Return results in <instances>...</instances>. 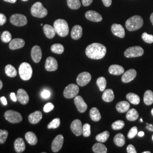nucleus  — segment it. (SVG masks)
Wrapping results in <instances>:
<instances>
[{
    "mask_svg": "<svg viewBox=\"0 0 153 153\" xmlns=\"http://www.w3.org/2000/svg\"><path fill=\"white\" fill-rule=\"evenodd\" d=\"M93 1V0H82V5L84 6H88L92 4Z\"/></svg>",
    "mask_w": 153,
    "mask_h": 153,
    "instance_id": "obj_51",
    "label": "nucleus"
},
{
    "mask_svg": "<svg viewBox=\"0 0 153 153\" xmlns=\"http://www.w3.org/2000/svg\"><path fill=\"white\" fill-rule=\"evenodd\" d=\"M150 21H151L152 23V25H153V13L152 14H151V16H150Z\"/></svg>",
    "mask_w": 153,
    "mask_h": 153,
    "instance_id": "obj_58",
    "label": "nucleus"
},
{
    "mask_svg": "<svg viewBox=\"0 0 153 153\" xmlns=\"http://www.w3.org/2000/svg\"><path fill=\"white\" fill-rule=\"evenodd\" d=\"M23 1H27L28 0H22Z\"/></svg>",
    "mask_w": 153,
    "mask_h": 153,
    "instance_id": "obj_62",
    "label": "nucleus"
},
{
    "mask_svg": "<svg viewBox=\"0 0 153 153\" xmlns=\"http://www.w3.org/2000/svg\"><path fill=\"white\" fill-rule=\"evenodd\" d=\"M4 116L6 120L13 124L19 123L22 120V116L21 114L13 110H8L6 111Z\"/></svg>",
    "mask_w": 153,
    "mask_h": 153,
    "instance_id": "obj_6",
    "label": "nucleus"
},
{
    "mask_svg": "<svg viewBox=\"0 0 153 153\" xmlns=\"http://www.w3.org/2000/svg\"><path fill=\"white\" fill-rule=\"evenodd\" d=\"M43 115L41 111H36L28 116V121L31 124H38L42 120Z\"/></svg>",
    "mask_w": 153,
    "mask_h": 153,
    "instance_id": "obj_21",
    "label": "nucleus"
},
{
    "mask_svg": "<svg viewBox=\"0 0 153 153\" xmlns=\"http://www.w3.org/2000/svg\"><path fill=\"white\" fill-rule=\"evenodd\" d=\"M67 4L69 7L73 10L79 9L81 6L80 0H67Z\"/></svg>",
    "mask_w": 153,
    "mask_h": 153,
    "instance_id": "obj_37",
    "label": "nucleus"
},
{
    "mask_svg": "<svg viewBox=\"0 0 153 153\" xmlns=\"http://www.w3.org/2000/svg\"><path fill=\"white\" fill-rule=\"evenodd\" d=\"M41 96L43 98H49L50 96H51V93H50L49 90H44L41 93Z\"/></svg>",
    "mask_w": 153,
    "mask_h": 153,
    "instance_id": "obj_48",
    "label": "nucleus"
},
{
    "mask_svg": "<svg viewBox=\"0 0 153 153\" xmlns=\"http://www.w3.org/2000/svg\"><path fill=\"white\" fill-rule=\"evenodd\" d=\"M85 16L87 19L94 22H101L103 19L102 16L97 11L89 10L85 14Z\"/></svg>",
    "mask_w": 153,
    "mask_h": 153,
    "instance_id": "obj_18",
    "label": "nucleus"
},
{
    "mask_svg": "<svg viewBox=\"0 0 153 153\" xmlns=\"http://www.w3.org/2000/svg\"><path fill=\"white\" fill-rule=\"evenodd\" d=\"M125 123L123 120H117L112 124V128L114 130H120L124 128Z\"/></svg>",
    "mask_w": 153,
    "mask_h": 153,
    "instance_id": "obj_41",
    "label": "nucleus"
},
{
    "mask_svg": "<svg viewBox=\"0 0 153 153\" xmlns=\"http://www.w3.org/2000/svg\"><path fill=\"white\" fill-rule=\"evenodd\" d=\"M64 143V137L61 134H59L55 137L52 143L51 149L53 152L57 153L62 147Z\"/></svg>",
    "mask_w": 153,
    "mask_h": 153,
    "instance_id": "obj_11",
    "label": "nucleus"
},
{
    "mask_svg": "<svg viewBox=\"0 0 153 153\" xmlns=\"http://www.w3.org/2000/svg\"><path fill=\"white\" fill-rule=\"evenodd\" d=\"M74 104L76 108L80 113L85 112L88 109V105L84 101L81 96H77L74 98Z\"/></svg>",
    "mask_w": 153,
    "mask_h": 153,
    "instance_id": "obj_12",
    "label": "nucleus"
},
{
    "mask_svg": "<svg viewBox=\"0 0 153 153\" xmlns=\"http://www.w3.org/2000/svg\"><path fill=\"white\" fill-rule=\"evenodd\" d=\"M93 151L95 153H107V148L103 144L99 142L93 145Z\"/></svg>",
    "mask_w": 153,
    "mask_h": 153,
    "instance_id": "obj_31",
    "label": "nucleus"
},
{
    "mask_svg": "<svg viewBox=\"0 0 153 153\" xmlns=\"http://www.w3.org/2000/svg\"><path fill=\"white\" fill-rule=\"evenodd\" d=\"M6 74L9 77L13 78L17 75V71L16 68L10 64H8L6 66L5 68Z\"/></svg>",
    "mask_w": 153,
    "mask_h": 153,
    "instance_id": "obj_35",
    "label": "nucleus"
},
{
    "mask_svg": "<svg viewBox=\"0 0 153 153\" xmlns=\"http://www.w3.org/2000/svg\"><path fill=\"white\" fill-rule=\"evenodd\" d=\"M10 98H11V100L14 102H16L17 100V97L16 95V94L14 93H11L10 94Z\"/></svg>",
    "mask_w": 153,
    "mask_h": 153,
    "instance_id": "obj_53",
    "label": "nucleus"
},
{
    "mask_svg": "<svg viewBox=\"0 0 153 153\" xmlns=\"http://www.w3.org/2000/svg\"><path fill=\"white\" fill-rule=\"evenodd\" d=\"M31 13L33 16L39 18H42L47 16L48 11L41 2H38L35 3L32 6L31 9Z\"/></svg>",
    "mask_w": 153,
    "mask_h": 153,
    "instance_id": "obj_5",
    "label": "nucleus"
},
{
    "mask_svg": "<svg viewBox=\"0 0 153 153\" xmlns=\"http://www.w3.org/2000/svg\"><path fill=\"white\" fill-rule=\"evenodd\" d=\"M17 100L23 105L27 104L29 102V97L27 92L22 88H19L17 91Z\"/></svg>",
    "mask_w": 153,
    "mask_h": 153,
    "instance_id": "obj_19",
    "label": "nucleus"
},
{
    "mask_svg": "<svg viewBox=\"0 0 153 153\" xmlns=\"http://www.w3.org/2000/svg\"><path fill=\"white\" fill-rule=\"evenodd\" d=\"M10 21L14 26H24L27 25V19L26 16L20 14H15L11 16Z\"/></svg>",
    "mask_w": 153,
    "mask_h": 153,
    "instance_id": "obj_8",
    "label": "nucleus"
},
{
    "mask_svg": "<svg viewBox=\"0 0 153 153\" xmlns=\"http://www.w3.org/2000/svg\"><path fill=\"white\" fill-rule=\"evenodd\" d=\"M143 25V18L140 16H134L129 18L126 23V29L129 31H134L142 27Z\"/></svg>",
    "mask_w": 153,
    "mask_h": 153,
    "instance_id": "obj_2",
    "label": "nucleus"
},
{
    "mask_svg": "<svg viewBox=\"0 0 153 153\" xmlns=\"http://www.w3.org/2000/svg\"><path fill=\"white\" fill-rule=\"evenodd\" d=\"M0 99H1V101L2 102V104H4V105H7V100H6V99L5 97H1V98Z\"/></svg>",
    "mask_w": 153,
    "mask_h": 153,
    "instance_id": "obj_54",
    "label": "nucleus"
},
{
    "mask_svg": "<svg viewBox=\"0 0 153 153\" xmlns=\"http://www.w3.org/2000/svg\"><path fill=\"white\" fill-rule=\"evenodd\" d=\"M82 27L79 25L74 26L71 30V36L74 40H78L82 37Z\"/></svg>",
    "mask_w": 153,
    "mask_h": 153,
    "instance_id": "obj_23",
    "label": "nucleus"
},
{
    "mask_svg": "<svg viewBox=\"0 0 153 153\" xmlns=\"http://www.w3.org/2000/svg\"><path fill=\"white\" fill-rule=\"evenodd\" d=\"M82 134L84 137H89L91 134V126L88 123L85 124L82 128Z\"/></svg>",
    "mask_w": 153,
    "mask_h": 153,
    "instance_id": "obj_42",
    "label": "nucleus"
},
{
    "mask_svg": "<svg viewBox=\"0 0 153 153\" xmlns=\"http://www.w3.org/2000/svg\"><path fill=\"white\" fill-rule=\"evenodd\" d=\"M43 31L45 36L48 39L53 38L56 33L54 27H52L49 25H44L43 26Z\"/></svg>",
    "mask_w": 153,
    "mask_h": 153,
    "instance_id": "obj_25",
    "label": "nucleus"
},
{
    "mask_svg": "<svg viewBox=\"0 0 153 153\" xmlns=\"http://www.w3.org/2000/svg\"><path fill=\"white\" fill-rule=\"evenodd\" d=\"M53 109H54V105L52 103H47V104H45L43 107V111L46 113L51 112Z\"/></svg>",
    "mask_w": 153,
    "mask_h": 153,
    "instance_id": "obj_47",
    "label": "nucleus"
},
{
    "mask_svg": "<svg viewBox=\"0 0 153 153\" xmlns=\"http://www.w3.org/2000/svg\"><path fill=\"white\" fill-rule=\"evenodd\" d=\"M137 134H138V136L139 137H143V136H144L145 133H144L143 131H140V132H138V133H137Z\"/></svg>",
    "mask_w": 153,
    "mask_h": 153,
    "instance_id": "obj_57",
    "label": "nucleus"
},
{
    "mask_svg": "<svg viewBox=\"0 0 153 153\" xmlns=\"http://www.w3.org/2000/svg\"><path fill=\"white\" fill-rule=\"evenodd\" d=\"M11 35L10 32L8 31H4L1 36V39L4 43H9L11 40Z\"/></svg>",
    "mask_w": 153,
    "mask_h": 153,
    "instance_id": "obj_40",
    "label": "nucleus"
},
{
    "mask_svg": "<svg viewBox=\"0 0 153 153\" xmlns=\"http://www.w3.org/2000/svg\"><path fill=\"white\" fill-rule=\"evenodd\" d=\"M3 87V83L1 81V80H0V90Z\"/></svg>",
    "mask_w": 153,
    "mask_h": 153,
    "instance_id": "obj_59",
    "label": "nucleus"
},
{
    "mask_svg": "<svg viewBox=\"0 0 153 153\" xmlns=\"http://www.w3.org/2000/svg\"><path fill=\"white\" fill-rule=\"evenodd\" d=\"M115 98V95L112 90L107 89L104 90L102 95V99L105 102H111Z\"/></svg>",
    "mask_w": 153,
    "mask_h": 153,
    "instance_id": "obj_27",
    "label": "nucleus"
},
{
    "mask_svg": "<svg viewBox=\"0 0 153 153\" xmlns=\"http://www.w3.org/2000/svg\"><path fill=\"white\" fill-rule=\"evenodd\" d=\"M31 58L35 63H39L42 57V52L40 47L38 45H35L31 51Z\"/></svg>",
    "mask_w": 153,
    "mask_h": 153,
    "instance_id": "obj_16",
    "label": "nucleus"
},
{
    "mask_svg": "<svg viewBox=\"0 0 153 153\" xmlns=\"http://www.w3.org/2000/svg\"><path fill=\"white\" fill-rule=\"evenodd\" d=\"M104 5L106 7H109L112 4V0H102Z\"/></svg>",
    "mask_w": 153,
    "mask_h": 153,
    "instance_id": "obj_52",
    "label": "nucleus"
},
{
    "mask_svg": "<svg viewBox=\"0 0 153 153\" xmlns=\"http://www.w3.org/2000/svg\"><path fill=\"white\" fill-rule=\"evenodd\" d=\"M143 102L147 105H152L153 103V92L151 90H146L143 96Z\"/></svg>",
    "mask_w": 153,
    "mask_h": 153,
    "instance_id": "obj_32",
    "label": "nucleus"
},
{
    "mask_svg": "<svg viewBox=\"0 0 153 153\" xmlns=\"http://www.w3.org/2000/svg\"><path fill=\"white\" fill-rule=\"evenodd\" d=\"M108 71L110 74L119 76L123 74L124 73V68L121 66L115 64L110 66Z\"/></svg>",
    "mask_w": 153,
    "mask_h": 153,
    "instance_id": "obj_24",
    "label": "nucleus"
},
{
    "mask_svg": "<svg viewBox=\"0 0 153 153\" xmlns=\"http://www.w3.org/2000/svg\"><path fill=\"white\" fill-rule=\"evenodd\" d=\"M144 51L141 47L133 46L128 48L124 52V56L128 58L140 57L143 54Z\"/></svg>",
    "mask_w": 153,
    "mask_h": 153,
    "instance_id": "obj_7",
    "label": "nucleus"
},
{
    "mask_svg": "<svg viewBox=\"0 0 153 153\" xmlns=\"http://www.w3.org/2000/svg\"><path fill=\"white\" fill-rule=\"evenodd\" d=\"M85 52L86 56L91 59L100 60L105 56L107 49L104 45L95 43L88 45Z\"/></svg>",
    "mask_w": 153,
    "mask_h": 153,
    "instance_id": "obj_1",
    "label": "nucleus"
},
{
    "mask_svg": "<svg viewBox=\"0 0 153 153\" xmlns=\"http://www.w3.org/2000/svg\"><path fill=\"white\" fill-rule=\"evenodd\" d=\"M20 77L24 81L29 80L33 76V69L27 62H23L19 68Z\"/></svg>",
    "mask_w": 153,
    "mask_h": 153,
    "instance_id": "obj_4",
    "label": "nucleus"
},
{
    "mask_svg": "<svg viewBox=\"0 0 153 153\" xmlns=\"http://www.w3.org/2000/svg\"><path fill=\"white\" fill-rule=\"evenodd\" d=\"M142 39L145 42L149 44H152L153 43V35L148 34L146 33H142Z\"/></svg>",
    "mask_w": 153,
    "mask_h": 153,
    "instance_id": "obj_44",
    "label": "nucleus"
},
{
    "mask_svg": "<svg viewBox=\"0 0 153 153\" xmlns=\"http://www.w3.org/2000/svg\"><path fill=\"white\" fill-rule=\"evenodd\" d=\"M60 119L59 118H56L49 123L47 126L48 129H56L60 126Z\"/></svg>",
    "mask_w": 153,
    "mask_h": 153,
    "instance_id": "obj_43",
    "label": "nucleus"
},
{
    "mask_svg": "<svg viewBox=\"0 0 153 153\" xmlns=\"http://www.w3.org/2000/svg\"><path fill=\"white\" fill-rule=\"evenodd\" d=\"M114 142L117 146L122 147L126 143V138L122 133H118L114 137Z\"/></svg>",
    "mask_w": 153,
    "mask_h": 153,
    "instance_id": "obj_29",
    "label": "nucleus"
},
{
    "mask_svg": "<svg viewBox=\"0 0 153 153\" xmlns=\"http://www.w3.org/2000/svg\"><path fill=\"white\" fill-rule=\"evenodd\" d=\"M140 121H141V122H143V120H142V119H140Z\"/></svg>",
    "mask_w": 153,
    "mask_h": 153,
    "instance_id": "obj_63",
    "label": "nucleus"
},
{
    "mask_svg": "<svg viewBox=\"0 0 153 153\" xmlns=\"http://www.w3.org/2000/svg\"><path fill=\"white\" fill-rule=\"evenodd\" d=\"M151 113H152V115H153V108L152 109V111H151Z\"/></svg>",
    "mask_w": 153,
    "mask_h": 153,
    "instance_id": "obj_61",
    "label": "nucleus"
},
{
    "mask_svg": "<svg viewBox=\"0 0 153 153\" xmlns=\"http://www.w3.org/2000/svg\"><path fill=\"white\" fill-rule=\"evenodd\" d=\"M51 50L54 53L61 55L64 51V47L62 44L57 43V44H53L51 46Z\"/></svg>",
    "mask_w": 153,
    "mask_h": 153,
    "instance_id": "obj_36",
    "label": "nucleus"
},
{
    "mask_svg": "<svg viewBox=\"0 0 153 153\" xmlns=\"http://www.w3.org/2000/svg\"><path fill=\"white\" fill-rule=\"evenodd\" d=\"M45 68L47 71H56L58 68L57 61L54 57H48L45 63Z\"/></svg>",
    "mask_w": 153,
    "mask_h": 153,
    "instance_id": "obj_13",
    "label": "nucleus"
},
{
    "mask_svg": "<svg viewBox=\"0 0 153 153\" xmlns=\"http://www.w3.org/2000/svg\"><path fill=\"white\" fill-rule=\"evenodd\" d=\"M138 113L137 112V110L134 108H131V109H129L127 111L126 115V118L128 120L133 121L137 120L138 118Z\"/></svg>",
    "mask_w": 153,
    "mask_h": 153,
    "instance_id": "obj_30",
    "label": "nucleus"
},
{
    "mask_svg": "<svg viewBox=\"0 0 153 153\" xmlns=\"http://www.w3.org/2000/svg\"><path fill=\"white\" fill-rule=\"evenodd\" d=\"M25 138L28 143L31 145H35L38 142L36 136L33 131H28L25 134Z\"/></svg>",
    "mask_w": 153,
    "mask_h": 153,
    "instance_id": "obj_28",
    "label": "nucleus"
},
{
    "mask_svg": "<svg viewBox=\"0 0 153 153\" xmlns=\"http://www.w3.org/2000/svg\"><path fill=\"white\" fill-rule=\"evenodd\" d=\"M8 131L6 130L0 129V143L3 144L6 142L8 136Z\"/></svg>",
    "mask_w": 153,
    "mask_h": 153,
    "instance_id": "obj_45",
    "label": "nucleus"
},
{
    "mask_svg": "<svg viewBox=\"0 0 153 153\" xmlns=\"http://www.w3.org/2000/svg\"><path fill=\"white\" fill-rule=\"evenodd\" d=\"M137 76V71L136 70L131 69L124 73L121 77V81L124 83H129L131 82L136 78Z\"/></svg>",
    "mask_w": 153,
    "mask_h": 153,
    "instance_id": "obj_17",
    "label": "nucleus"
},
{
    "mask_svg": "<svg viewBox=\"0 0 153 153\" xmlns=\"http://www.w3.org/2000/svg\"><path fill=\"white\" fill-rule=\"evenodd\" d=\"M79 91L78 86L75 84H70L66 87L64 91V96L65 98H75Z\"/></svg>",
    "mask_w": 153,
    "mask_h": 153,
    "instance_id": "obj_9",
    "label": "nucleus"
},
{
    "mask_svg": "<svg viewBox=\"0 0 153 153\" xmlns=\"http://www.w3.org/2000/svg\"><path fill=\"white\" fill-rule=\"evenodd\" d=\"M97 85L100 91H104L107 85V81L103 76H100L97 81Z\"/></svg>",
    "mask_w": 153,
    "mask_h": 153,
    "instance_id": "obj_39",
    "label": "nucleus"
},
{
    "mask_svg": "<svg viewBox=\"0 0 153 153\" xmlns=\"http://www.w3.org/2000/svg\"><path fill=\"white\" fill-rule=\"evenodd\" d=\"M53 27L56 33L61 37H65L69 32L68 23L65 20L62 19H58L55 21Z\"/></svg>",
    "mask_w": 153,
    "mask_h": 153,
    "instance_id": "obj_3",
    "label": "nucleus"
},
{
    "mask_svg": "<svg viewBox=\"0 0 153 153\" xmlns=\"http://www.w3.org/2000/svg\"><path fill=\"white\" fill-rule=\"evenodd\" d=\"M146 128L148 129L149 130L151 131H153V125H152V124H147Z\"/></svg>",
    "mask_w": 153,
    "mask_h": 153,
    "instance_id": "obj_55",
    "label": "nucleus"
},
{
    "mask_svg": "<svg viewBox=\"0 0 153 153\" xmlns=\"http://www.w3.org/2000/svg\"><path fill=\"white\" fill-rule=\"evenodd\" d=\"M111 31L114 35L120 38H124L125 37V30L120 24H113L111 26Z\"/></svg>",
    "mask_w": 153,
    "mask_h": 153,
    "instance_id": "obj_14",
    "label": "nucleus"
},
{
    "mask_svg": "<svg viewBox=\"0 0 153 153\" xmlns=\"http://www.w3.org/2000/svg\"><path fill=\"white\" fill-rule=\"evenodd\" d=\"M126 97L128 99V100L129 101V102H131V104L137 105V104H139L140 102V97L136 94L132 93H128L126 95Z\"/></svg>",
    "mask_w": 153,
    "mask_h": 153,
    "instance_id": "obj_34",
    "label": "nucleus"
},
{
    "mask_svg": "<svg viewBox=\"0 0 153 153\" xmlns=\"http://www.w3.org/2000/svg\"><path fill=\"white\" fill-rule=\"evenodd\" d=\"M6 17L4 14L0 13V26L4 25L6 22Z\"/></svg>",
    "mask_w": 153,
    "mask_h": 153,
    "instance_id": "obj_50",
    "label": "nucleus"
},
{
    "mask_svg": "<svg viewBox=\"0 0 153 153\" xmlns=\"http://www.w3.org/2000/svg\"><path fill=\"white\" fill-rule=\"evenodd\" d=\"M126 150H127V153H136L137 151L136 150V149L134 148V146L133 145H129L127 148H126Z\"/></svg>",
    "mask_w": 153,
    "mask_h": 153,
    "instance_id": "obj_49",
    "label": "nucleus"
},
{
    "mask_svg": "<svg viewBox=\"0 0 153 153\" xmlns=\"http://www.w3.org/2000/svg\"><path fill=\"white\" fill-rule=\"evenodd\" d=\"M142 153H151V152L147 151V152H142Z\"/></svg>",
    "mask_w": 153,
    "mask_h": 153,
    "instance_id": "obj_60",
    "label": "nucleus"
},
{
    "mask_svg": "<svg viewBox=\"0 0 153 153\" xmlns=\"http://www.w3.org/2000/svg\"><path fill=\"white\" fill-rule=\"evenodd\" d=\"M152 139H153V136H152Z\"/></svg>",
    "mask_w": 153,
    "mask_h": 153,
    "instance_id": "obj_64",
    "label": "nucleus"
},
{
    "mask_svg": "<svg viewBox=\"0 0 153 153\" xmlns=\"http://www.w3.org/2000/svg\"><path fill=\"white\" fill-rule=\"evenodd\" d=\"M82 123L79 119H76L71 123V131L76 136H79L82 134Z\"/></svg>",
    "mask_w": 153,
    "mask_h": 153,
    "instance_id": "obj_15",
    "label": "nucleus"
},
{
    "mask_svg": "<svg viewBox=\"0 0 153 153\" xmlns=\"http://www.w3.org/2000/svg\"><path fill=\"white\" fill-rule=\"evenodd\" d=\"M137 133H138V129H137V126H133L128 132L127 136L128 138L132 139L137 135Z\"/></svg>",
    "mask_w": 153,
    "mask_h": 153,
    "instance_id": "obj_46",
    "label": "nucleus"
},
{
    "mask_svg": "<svg viewBox=\"0 0 153 153\" xmlns=\"http://www.w3.org/2000/svg\"><path fill=\"white\" fill-rule=\"evenodd\" d=\"M91 79V76L88 72H82L76 78V83L79 86H85Z\"/></svg>",
    "mask_w": 153,
    "mask_h": 153,
    "instance_id": "obj_10",
    "label": "nucleus"
},
{
    "mask_svg": "<svg viewBox=\"0 0 153 153\" xmlns=\"http://www.w3.org/2000/svg\"><path fill=\"white\" fill-rule=\"evenodd\" d=\"M109 137V131H104L98 134L95 138L97 141L100 142H106Z\"/></svg>",
    "mask_w": 153,
    "mask_h": 153,
    "instance_id": "obj_38",
    "label": "nucleus"
},
{
    "mask_svg": "<svg viewBox=\"0 0 153 153\" xmlns=\"http://www.w3.org/2000/svg\"><path fill=\"white\" fill-rule=\"evenodd\" d=\"M5 2H7L9 3H11V4H14L16 2V0H4Z\"/></svg>",
    "mask_w": 153,
    "mask_h": 153,
    "instance_id": "obj_56",
    "label": "nucleus"
},
{
    "mask_svg": "<svg viewBox=\"0 0 153 153\" xmlns=\"http://www.w3.org/2000/svg\"><path fill=\"white\" fill-rule=\"evenodd\" d=\"M25 44V42L23 39L20 38H16L11 40L9 43V48L11 50L22 48Z\"/></svg>",
    "mask_w": 153,
    "mask_h": 153,
    "instance_id": "obj_20",
    "label": "nucleus"
},
{
    "mask_svg": "<svg viewBox=\"0 0 153 153\" xmlns=\"http://www.w3.org/2000/svg\"><path fill=\"white\" fill-rule=\"evenodd\" d=\"M116 108L119 113H125L130 108V104L126 101H121L116 104Z\"/></svg>",
    "mask_w": 153,
    "mask_h": 153,
    "instance_id": "obj_26",
    "label": "nucleus"
},
{
    "mask_svg": "<svg viewBox=\"0 0 153 153\" xmlns=\"http://www.w3.org/2000/svg\"><path fill=\"white\" fill-rule=\"evenodd\" d=\"M90 116L94 121H99L101 119V115L98 109L96 107H93L90 111Z\"/></svg>",
    "mask_w": 153,
    "mask_h": 153,
    "instance_id": "obj_33",
    "label": "nucleus"
},
{
    "mask_svg": "<svg viewBox=\"0 0 153 153\" xmlns=\"http://www.w3.org/2000/svg\"><path fill=\"white\" fill-rule=\"evenodd\" d=\"M14 149L16 153L23 152L26 149V145L22 138H16L14 142Z\"/></svg>",
    "mask_w": 153,
    "mask_h": 153,
    "instance_id": "obj_22",
    "label": "nucleus"
}]
</instances>
